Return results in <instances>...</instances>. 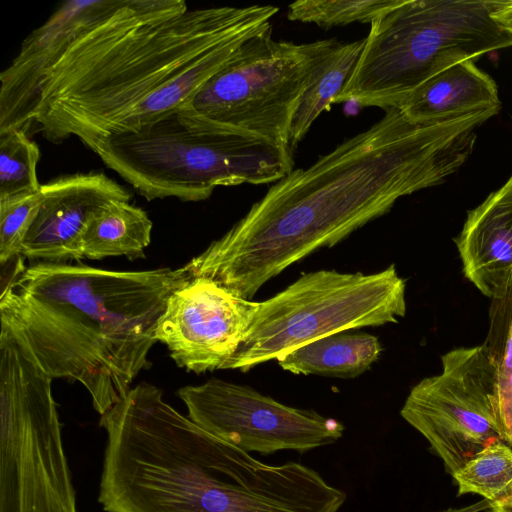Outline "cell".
Listing matches in <instances>:
<instances>
[{"mask_svg":"<svg viewBox=\"0 0 512 512\" xmlns=\"http://www.w3.org/2000/svg\"><path fill=\"white\" fill-rule=\"evenodd\" d=\"M152 227V221L140 207L129 201L112 202L89 221L81 243L83 258H144V250L151 241Z\"/></svg>","mask_w":512,"mask_h":512,"instance_id":"e0dca14e","label":"cell"},{"mask_svg":"<svg viewBox=\"0 0 512 512\" xmlns=\"http://www.w3.org/2000/svg\"><path fill=\"white\" fill-rule=\"evenodd\" d=\"M38 145L22 129L0 132V199L38 192Z\"/></svg>","mask_w":512,"mask_h":512,"instance_id":"44dd1931","label":"cell"},{"mask_svg":"<svg viewBox=\"0 0 512 512\" xmlns=\"http://www.w3.org/2000/svg\"><path fill=\"white\" fill-rule=\"evenodd\" d=\"M494 370L496 411L504 441L512 447V286L492 299L482 344Z\"/></svg>","mask_w":512,"mask_h":512,"instance_id":"d6986e66","label":"cell"},{"mask_svg":"<svg viewBox=\"0 0 512 512\" xmlns=\"http://www.w3.org/2000/svg\"><path fill=\"white\" fill-rule=\"evenodd\" d=\"M130 199L124 186L98 172L62 176L42 184L38 210L20 255L50 263L83 259L81 243L89 221L108 204Z\"/></svg>","mask_w":512,"mask_h":512,"instance_id":"4fadbf2b","label":"cell"},{"mask_svg":"<svg viewBox=\"0 0 512 512\" xmlns=\"http://www.w3.org/2000/svg\"><path fill=\"white\" fill-rule=\"evenodd\" d=\"M497 106L495 80L467 59L429 78L398 108L409 121L429 125Z\"/></svg>","mask_w":512,"mask_h":512,"instance_id":"9a60e30c","label":"cell"},{"mask_svg":"<svg viewBox=\"0 0 512 512\" xmlns=\"http://www.w3.org/2000/svg\"><path fill=\"white\" fill-rule=\"evenodd\" d=\"M472 112L436 124H415L397 107L320 156L293 169L225 234L184 268L251 299L269 280L320 248L332 247L388 213L398 199L442 184L471 156Z\"/></svg>","mask_w":512,"mask_h":512,"instance_id":"6da1fadb","label":"cell"},{"mask_svg":"<svg viewBox=\"0 0 512 512\" xmlns=\"http://www.w3.org/2000/svg\"><path fill=\"white\" fill-rule=\"evenodd\" d=\"M184 267L114 271L36 262L2 286L1 330L52 379L81 383L101 415L148 369L169 296Z\"/></svg>","mask_w":512,"mask_h":512,"instance_id":"3957f363","label":"cell"},{"mask_svg":"<svg viewBox=\"0 0 512 512\" xmlns=\"http://www.w3.org/2000/svg\"><path fill=\"white\" fill-rule=\"evenodd\" d=\"M258 304L208 278H190L169 296L155 338L187 371L224 369L245 338Z\"/></svg>","mask_w":512,"mask_h":512,"instance_id":"7c38bea8","label":"cell"},{"mask_svg":"<svg viewBox=\"0 0 512 512\" xmlns=\"http://www.w3.org/2000/svg\"><path fill=\"white\" fill-rule=\"evenodd\" d=\"M348 332L309 342L278 358L277 363L293 374L354 378L379 359L382 346L375 335Z\"/></svg>","mask_w":512,"mask_h":512,"instance_id":"2e32d148","label":"cell"},{"mask_svg":"<svg viewBox=\"0 0 512 512\" xmlns=\"http://www.w3.org/2000/svg\"><path fill=\"white\" fill-rule=\"evenodd\" d=\"M49 377L0 332V512H78Z\"/></svg>","mask_w":512,"mask_h":512,"instance_id":"ba28073f","label":"cell"},{"mask_svg":"<svg viewBox=\"0 0 512 512\" xmlns=\"http://www.w3.org/2000/svg\"><path fill=\"white\" fill-rule=\"evenodd\" d=\"M441 362L439 374L411 388L400 415L453 475L489 443L504 437L494 370L484 346L452 349Z\"/></svg>","mask_w":512,"mask_h":512,"instance_id":"30bf717a","label":"cell"},{"mask_svg":"<svg viewBox=\"0 0 512 512\" xmlns=\"http://www.w3.org/2000/svg\"><path fill=\"white\" fill-rule=\"evenodd\" d=\"M406 282L394 264L376 273L318 270L259 302L240 347L224 369L247 372L322 337L398 323Z\"/></svg>","mask_w":512,"mask_h":512,"instance_id":"52a82bcc","label":"cell"},{"mask_svg":"<svg viewBox=\"0 0 512 512\" xmlns=\"http://www.w3.org/2000/svg\"><path fill=\"white\" fill-rule=\"evenodd\" d=\"M38 192L0 199V263L20 255L23 240L36 215Z\"/></svg>","mask_w":512,"mask_h":512,"instance_id":"603a6c76","label":"cell"},{"mask_svg":"<svg viewBox=\"0 0 512 512\" xmlns=\"http://www.w3.org/2000/svg\"><path fill=\"white\" fill-rule=\"evenodd\" d=\"M273 5L189 9L184 0H91L39 84L25 131L88 148L190 100Z\"/></svg>","mask_w":512,"mask_h":512,"instance_id":"7a4b0ae2","label":"cell"},{"mask_svg":"<svg viewBox=\"0 0 512 512\" xmlns=\"http://www.w3.org/2000/svg\"><path fill=\"white\" fill-rule=\"evenodd\" d=\"M188 417L204 430L247 452L304 453L338 441L344 425L312 409L285 405L252 387L218 378L181 387Z\"/></svg>","mask_w":512,"mask_h":512,"instance_id":"8fae6325","label":"cell"},{"mask_svg":"<svg viewBox=\"0 0 512 512\" xmlns=\"http://www.w3.org/2000/svg\"><path fill=\"white\" fill-rule=\"evenodd\" d=\"M492 504V512H512V506Z\"/></svg>","mask_w":512,"mask_h":512,"instance_id":"d4e9b609","label":"cell"},{"mask_svg":"<svg viewBox=\"0 0 512 512\" xmlns=\"http://www.w3.org/2000/svg\"><path fill=\"white\" fill-rule=\"evenodd\" d=\"M401 0H299L288 6L291 21L314 23L321 28L354 22H374Z\"/></svg>","mask_w":512,"mask_h":512,"instance_id":"7402d4cb","label":"cell"},{"mask_svg":"<svg viewBox=\"0 0 512 512\" xmlns=\"http://www.w3.org/2000/svg\"><path fill=\"white\" fill-rule=\"evenodd\" d=\"M339 43L278 41L269 24L246 39L189 103L211 120L292 151L293 116L316 68Z\"/></svg>","mask_w":512,"mask_h":512,"instance_id":"9c48e42d","label":"cell"},{"mask_svg":"<svg viewBox=\"0 0 512 512\" xmlns=\"http://www.w3.org/2000/svg\"><path fill=\"white\" fill-rule=\"evenodd\" d=\"M104 512H312L304 464L270 465L212 435L142 382L106 413Z\"/></svg>","mask_w":512,"mask_h":512,"instance_id":"277c9868","label":"cell"},{"mask_svg":"<svg viewBox=\"0 0 512 512\" xmlns=\"http://www.w3.org/2000/svg\"><path fill=\"white\" fill-rule=\"evenodd\" d=\"M365 44V38L339 43L316 68L293 116L289 145L293 150L306 136L323 111H329L354 69Z\"/></svg>","mask_w":512,"mask_h":512,"instance_id":"ac0fdd59","label":"cell"},{"mask_svg":"<svg viewBox=\"0 0 512 512\" xmlns=\"http://www.w3.org/2000/svg\"><path fill=\"white\" fill-rule=\"evenodd\" d=\"M464 276L490 300L512 286V175L468 211L454 238Z\"/></svg>","mask_w":512,"mask_h":512,"instance_id":"5bb4252c","label":"cell"},{"mask_svg":"<svg viewBox=\"0 0 512 512\" xmlns=\"http://www.w3.org/2000/svg\"><path fill=\"white\" fill-rule=\"evenodd\" d=\"M90 149L148 201H201L217 187L275 183L294 166L292 151L211 120L189 100Z\"/></svg>","mask_w":512,"mask_h":512,"instance_id":"5b68a950","label":"cell"},{"mask_svg":"<svg viewBox=\"0 0 512 512\" xmlns=\"http://www.w3.org/2000/svg\"><path fill=\"white\" fill-rule=\"evenodd\" d=\"M452 476L458 495L478 494L498 502L512 491V447L502 440L493 441Z\"/></svg>","mask_w":512,"mask_h":512,"instance_id":"ffe728a7","label":"cell"},{"mask_svg":"<svg viewBox=\"0 0 512 512\" xmlns=\"http://www.w3.org/2000/svg\"><path fill=\"white\" fill-rule=\"evenodd\" d=\"M493 19L510 35H512V0H506L505 4L495 10Z\"/></svg>","mask_w":512,"mask_h":512,"instance_id":"cb8c5ba5","label":"cell"},{"mask_svg":"<svg viewBox=\"0 0 512 512\" xmlns=\"http://www.w3.org/2000/svg\"><path fill=\"white\" fill-rule=\"evenodd\" d=\"M506 0H401L370 24L361 55L333 104L399 107L463 60L512 47L492 17Z\"/></svg>","mask_w":512,"mask_h":512,"instance_id":"8992f818","label":"cell"}]
</instances>
